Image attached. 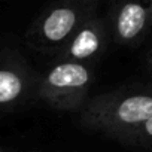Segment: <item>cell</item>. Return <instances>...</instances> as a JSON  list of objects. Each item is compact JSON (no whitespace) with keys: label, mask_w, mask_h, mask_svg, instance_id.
<instances>
[{"label":"cell","mask_w":152,"mask_h":152,"mask_svg":"<svg viewBox=\"0 0 152 152\" xmlns=\"http://www.w3.org/2000/svg\"><path fill=\"white\" fill-rule=\"evenodd\" d=\"M102 0H55L30 26L28 43L45 54H58L69 37L99 14Z\"/></svg>","instance_id":"cell-2"},{"label":"cell","mask_w":152,"mask_h":152,"mask_svg":"<svg viewBox=\"0 0 152 152\" xmlns=\"http://www.w3.org/2000/svg\"><path fill=\"white\" fill-rule=\"evenodd\" d=\"M148 63H149V66L152 67V49H151L149 54H148Z\"/></svg>","instance_id":"cell-8"},{"label":"cell","mask_w":152,"mask_h":152,"mask_svg":"<svg viewBox=\"0 0 152 152\" xmlns=\"http://www.w3.org/2000/svg\"><path fill=\"white\" fill-rule=\"evenodd\" d=\"M110 31V23L99 14L88 18L57 54L58 61H73L91 66L106 49Z\"/></svg>","instance_id":"cell-4"},{"label":"cell","mask_w":152,"mask_h":152,"mask_svg":"<svg viewBox=\"0 0 152 152\" xmlns=\"http://www.w3.org/2000/svg\"><path fill=\"white\" fill-rule=\"evenodd\" d=\"M152 118V85L131 87L100 94L81 110L79 124L96 133L121 140Z\"/></svg>","instance_id":"cell-1"},{"label":"cell","mask_w":152,"mask_h":152,"mask_svg":"<svg viewBox=\"0 0 152 152\" xmlns=\"http://www.w3.org/2000/svg\"><path fill=\"white\" fill-rule=\"evenodd\" d=\"M93 82L91 66L73 61H58L37 84V96L58 110H78Z\"/></svg>","instance_id":"cell-3"},{"label":"cell","mask_w":152,"mask_h":152,"mask_svg":"<svg viewBox=\"0 0 152 152\" xmlns=\"http://www.w3.org/2000/svg\"><path fill=\"white\" fill-rule=\"evenodd\" d=\"M121 142L128 143V145H137V146H145V148H152V118L148 119L146 122L140 124L136 127L133 131L125 134Z\"/></svg>","instance_id":"cell-7"},{"label":"cell","mask_w":152,"mask_h":152,"mask_svg":"<svg viewBox=\"0 0 152 152\" xmlns=\"http://www.w3.org/2000/svg\"><path fill=\"white\" fill-rule=\"evenodd\" d=\"M33 76L24 60L0 52V113L20 107L31 94Z\"/></svg>","instance_id":"cell-6"},{"label":"cell","mask_w":152,"mask_h":152,"mask_svg":"<svg viewBox=\"0 0 152 152\" xmlns=\"http://www.w3.org/2000/svg\"><path fill=\"white\" fill-rule=\"evenodd\" d=\"M109 12L113 39L122 45L136 43L152 24V0H112Z\"/></svg>","instance_id":"cell-5"}]
</instances>
